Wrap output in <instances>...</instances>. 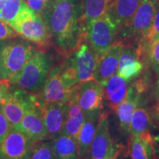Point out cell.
Instances as JSON below:
<instances>
[{
    "label": "cell",
    "mask_w": 159,
    "mask_h": 159,
    "mask_svg": "<svg viewBox=\"0 0 159 159\" xmlns=\"http://www.w3.org/2000/svg\"><path fill=\"white\" fill-rule=\"evenodd\" d=\"M80 19L75 0H52L44 18L52 41L66 57L76 51L85 39V27Z\"/></svg>",
    "instance_id": "cell-1"
},
{
    "label": "cell",
    "mask_w": 159,
    "mask_h": 159,
    "mask_svg": "<svg viewBox=\"0 0 159 159\" xmlns=\"http://www.w3.org/2000/svg\"><path fill=\"white\" fill-rule=\"evenodd\" d=\"M52 59L45 51L38 49L18 74L9 80L11 85L21 90L39 92L52 70Z\"/></svg>",
    "instance_id": "cell-2"
},
{
    "label": "cell",
    "mask_w": 159,
    "mask_h": 159,
    "mask_svg": "<svg viewBox=\"0 0 159 159\" xmlns=\"http://www.w3.org/2000/svg\"><path fill=\"white\" fill-rule=\"evenodd\" d=\"M37 50L25 39L16 38L0 41L2 78L9 80L18 74Z\"/></svg>",
    "instance_id": "cell-3"
},
{
    "label": "cell",
    "mask_w": 159,
    "mask_h": 159,
    "mask_svg": "<svg viewBox=\"0 0 159 159\" xmlns=\"http://www.w3.org/2000/svg\"><path fill=\"white\" fill-rule=\"evenodd\" d=\"M11 26L20 36L39 47H47L52 41L50 32L44 19L32 11L27 3Z\"/></svg>",
    "instance_id": "cell-4"
},
{
    "label": "cell",
    "mask_w": 159,
    "mask_h": 159,
    "mask_svg": "<svg viewBox=\"0 0 159 159\" xmlns=\"http://www.w3.org/2000/svg\"><path fill=\"white\" fill-rule=\"evenodd\" d=\"M119 31V26L107 13L87 24L85 39L100 58L115 42Z\"/></svg>",
    "instance_id": "cell-5"
},
{
    "label": "cell",
    "mask_w": 159,
    "mask_h": 159,
    "mask_svg": "<svg viewBox=\"0 0 159 159\" xmlns=\"http://www.w3.org/2000/svg\"><path fill=\"white\" fill-rule=\"evenodd\" d=\"M156 7L157 0H142L130 22L121 28V39L138 44L144 41L152 25Z\"/></svg>",
    "instance_id": "cell-6"
},
{
    "label": "cell",
    "mask_w": 159,
    "mask_h": 159,
    "mask_svg": "<svg viewBox=\"0 0 159 159\" xmlns=\"http://www.w3.org/2000/svg\"><path fill=\"white\" fill-rule=\"evenodd\" d=\"M62 64L52 69L43 88L37 95L44 104L51 102L66 103L71 98L77 85L71 87L62 76Z\"/></svg>",
    "instance_id": "cell-7"
},
{
    "label": "cell",
    "mask_w": 159,
    "mask_h": 159,
    "mask_svg": "<svg viewBox=\"0 0 159 159\" xmlns=\"http://www.w3.org/2000/svg\"><path fill=\"white\" fill-rule=\"evenodd\" d=\"M32 94L11 86L0 102V107L6 118L14 128L25 116L26 111L32 102Z\"/></svg>",
    "instance_id": "cell-8"
},
{
    "label": "cell",
    "mask_w": 159,
    "mask_h": 159,
    "mask_svg": "<svg viewBox=\"0 0 159 159\" xmlns=\"http://www.w3.org/2000/svg\"><path fill=\"white\" fill-rule=\"evenodd\" d=\"M147 89V83L144 79H139L128 88L126 96L117 108L118 116L122 132L125 135L130 134V123L133 113L138 108L143 93Z\"/></svg>",
    "instance_id": "cell-9"
},
{
    "label": "cell",
    "mask_w": 159,
    "mask_h": 159,
    "mask_svg": "<svg viewBox=\"0 0 159 159\" xmlns=\"http://www.w3.org/2000/svg\"><path fill=\"white\" fill-rule=\"evenodd\" d=\"M68 59L74 66L79 83L94 80L99 58L88 43H81Z\"/></svg>",
    "instance_id": "cell-10"
},
{
    "label": "cell",
    "mask_w": 159,
    "mask_h": 159,
    "mask_svg": "<svg viewBox=\"0 0 159 159\" xmlns=\"http://www.w3.org/2000/svg\"><path fill=\"white\" fill-rule=\"evenodd\" d=\"M35 144L27 135L11 128L0 144V156L5 159H29Z\"/></svg>",
    "instance_id": "cell-11"
},
{
    "label": "cell",
    "mask_w": 159,
    "mask_h": 159,
    "mask_svg": "<svg viewBox=\"0 0 159 159\" xmlns=\"http://www.w3.org/2000/svg\"><path fill=\"white\" fill-rule=\"evenodd\" d=\"M77 102L84 114L100 113L103 108L105 89L94 80L80 83L76 89Z\"/></svg>",
    "instance_id": "cell-12"
},
{
    "label": "cell",
    "mask_w": 159,
    "mask_h": 159,
    "mask_svg": "<svg viewBox=\"0 0 159 159\" xmlns=\"http://www.w3.org/2000/svg\"><path fill=\"white\" fill-rule=\"evenodd\" d=\"M35 93L32 94V102L21 121L13 128L27 135L34 142L49 139L47 131L43 124L42 116L35 103Z\"/></svg>",
    "instance_id": "cell-13"
},
{
    "label": "cell",
    "mask_w": 159,
    "mask_h": 159,
    "mask_svg": "<svg viewBox=\"0 0 159 159\" xmlns=\"http://www.w3.org/2000/svg\"><path fill=\"white\" fill-rule=\"evenodd\" d=\"M118 150L114 147L109 132L108 116L105 114H99L89 159H104Z\"/></svg>",
    "instance_id": "cell-14"
},
{
    "label": "cell",
    "mask_w": 159,
    "mask_h": 159,
    "mask_svg": "<svg viewBox=\"0 0 159 159\" xmlns=\"http://www.w3.org/2000/svg\"><path fill=\"white\" fill-rule=\"evenodd\" d=\"M67 110V102H51L41 106L40 111L49 139H54L61 134L66 119Z\"/></svg>",
    "instance_id": "cell-15"
},
{
    "label": "cell",
    "mask_w": 159,
    "mask_h": 159,
    "mask_svg": "<svg viewBox=\"0 0 159 159\" xmlns=\"http://www.w3.org/2000/svg\"><path fill=\"white\" fill-rule=\"evenodd\" d=\"M124 47L125 44L122 41H116L99 58L94 75V80L104 86L107 81L116 74L119 57Z\"/></svg>",
    "instance_id": "cell-16"
},
{
    "label": "cell",
    "mask_w": 159,
    "mask_h": 159,
    "mask_svg": "<svg viewBox=\"0 0 159 159\" xmlns=\"http://www.w3.org/2000/svg\"><path fill=\"white\" fill-rule=\"evenodd\" d=\"M84 114L85 121L80 130L77 139L79 159H89L91 144L96 133L100 113H89Z\"/></svg>",
    "instance_id": "cell-17"
},
{
    "label": "cell",
    "mask_w": 159,
    "mask_h": 159,
    "mask_svg": "<svg viewBox=\"0 0 159 159\" xmlns=\"http://www.w3.org/2000/svg\"><path fill=\"white\" fill-rule=\"evenodd\" d=\"M76 89L67 102L68 110L66 119L61 134L72 136L73 138L77 139L80 130L85 121V114L77 102Z\"/></svg>",
    "instance_id": "cell-18"
},
{
    "label": "cell",
    "mask_w": 159,
    "mask_h": 159,
    "mask_svg": "<svg viewBox=\"0 0 159 159\" xmlns=\"http://www.w3.org/2000/svg\"><path fill=\"white\" fill-rule=\"evenodd\" d=\"M142 0H112L108 13L122 28L130 21Z\"/></svg>",
    "instance_id": "cell-19"
},
{
    "label": "cell",
    "mask_w": 159,
    "mask_h": 159,
    "mask_svg": "<svg viewBox=\"0 0 159 159\" xmlns=\"http://www.w3.org/2000/svg\"><path fill=\"white\" fill-rule=\"evenodd\" d=\"M104 89L105 100L110 108L116 111L126 96L128 91L127 81L116 74L107 81Z\"/></svg>",
    "instance_id": "cell-20"
},
{
    "label": "cell",
    "mask_w": 159,
    "mask_h": 159,
    "mask_svg": "<svg viewBox=\"0 0 159 159\" xmlns=\"http://www.w3.org/2000/svg\"><path fill=\"white\" fill-rule=\"evenodd\" d=\"M131 159H153L155 156L154 138L150 131L142 136L134 137L130 144Z\"/></svg>",
    "instance_id": "cell-21"
},
{
    "label": "cell",
    "mask_w": 159,
    "mask_h": 159,
    "mask_svg": "<svg viewBox=\"0 0 159 159\" xmlns=\"http://www.w3.org/2000/svg\"><path fill=\"white\" fill-rule=\"evenodd\" d=\"M52 143L57 159H79L76 139L61 134L52 139Z\"/></svg>",
    "instance_id": "cell-22"
},
{
    "label": "cell",
    "mask_w": 159,
    "mask_h": 159,
    "mask_svg": "<svg viewBox=\"0 0 159 159\" xmlns=\"http://www.w3.org/2000/svg\"><path fill=\"white\" fill-rule=\"evenodd\" d=\"M112 0H84L83 6L82 21L85 26L89 21L108 13Z\"/></svg>",
    "instance_id": "cell-23"
},
{
    "label": "cell",
    "mask_w": 159,
    "mask_h": 159,
    "mask_svg": "<svg viewBox=\"0 0 159 159\" xmlns=\"http://www.w3.org/2000/svg\"><path fill=\"white\" fill-rule=\"evenodd\" d=\"M151 125L150 114L144 108H137L133 113L130 123V133L134 137L148 132Z\"/></svg>",
    "instance_id": "cell-24"
},
{
    "label": "cell",
    "mask_w": 159,
    "mask_h": 159,
    "mask_svg": "<svg viewBox=\"0 0 159 159\" xmlns=\"http://www.w3.org/2000/svg\"><path fill=\"white\" fill-rule=\"evenodd\" d=\"M25 4V0H0V20L11 25Z\"/></svg>",
    "instance_id": "cell-25"
},
{
    "label": "cell",
    "mask_w": 159,
    "mask_h": 159,
    "mask_svg": "<svg viewBox=\"0 0 159 159\" xmlns=\"http://www.w3.org/2000/svg\"><path fill=\"white\" fill-rule=\"evenodd\" d=\"M159 39V0H157V7L156 12L155 14L153 21H152V25H151L150 29L149 30L148 34L145 37L144 40L139 43L138 47L142 53L147 54V50L149 45L153 41H156Z\"/></svg>",
    "instance_id": "cell-26"
},
{
    "label": "cell",
    "mask_w": 159,
    "mask_h": 159,
    "mask_svg": "<svg viewBox=\"0 0 159 159\" xmlns=\"http://www.w3.org/2000/svg\"><path fill=\"white\" fill-rule=\"evenodd\" d=\"M52 143L47 141L38 142L35 144L29 159H55Z\"/></svg>",
    "instance_id": "cell-27"
},
{
    "label": "cell",
    "mask_w": 159,
    "mask_h": 159,
    "mask_svg": "<svg viewBox=\"0 0 159 159\" xmlns=\"http://www.w3.org/2000/svg\"><path fill=\"white\" fill-rule=\"evenodd\" d=\"M144 64L140 60L131 61L118 69V75L126 81L136 78L142 73Z\"/></svg>",
    "instance_id": "cell-28"
},
{
    "label": "cell",
    "mask_w": 159,
    "mask_h": 159,
    "mask_svg": "<svg viewBox=\"0 0 159 159\" xmlns=\"http://www.w3.org/2000/svg\"><path fill=\"white\" fill-rule=\"evenodd\" d=\"M32 11L44 19L52 0H25Z\"/></svg>",
    "instance_id": "cell-29"
},
{
    "label": "cell",
    "mask_w": 159,
    "mask_h": 159,
    "mask_svg": "<svg viewBox=\"0 0 159 159\" xmlns=\"http://www.w3.org/2000/svg\"><path fill=\"white\" fill-rule=\"evenodd\" d=\"M147 54L153 69L159 73V39L149 45Z\"/></svg>",
    "instance_id": "cell-30"
},
{
    "label": "cell",
    "mask_w": 159,
    "mask_h": 159,
    "mask_svg": "<svg viewBox=\"0 0 159 159\" xmlns=\"http://www.w3.org/2000/svg\"><path fill=\"white\" fill-rule=\"evenodd\" d=\"M18 36L19 35L11 25L0 20V41L16 39Z\"/></svg>",
    "instance_id": "cell-31"
},
{
    "label": "cell",
    "mask_w": 159,
    "mask_h": 159,
    "mask_svg": "<svg viewBox=\"0 0 159 159\" xmlns=\"http://www.w3.org/2000/svg\"><path fill=\"white\" fill-rule=\"evenodd\" d=\"M12 128L11 123L6 118L3 111L0 107V144L3 142V140L8 134Z\"/></svg>",
    "instance_id": "cell-32"
},
{
    "label": "cell",
    "mask_w": 159,
    "mask_h": 159,
    "mask_svg": "<svg viewBox=\"0 0 159 159\" xmlns=\"http://www.w3.org/2000/svg\"><path fill=\"white\" fill-rule=\"evenodd\" d=\"M11 84L8 80H0V102L11 88Z\"/></svg>",
    "instance_id": "cell-33"
},
{
    "label": "cell",
    "mask_w": 159,
    "mask_h": 159,
    "mask_svg": "<svg viewBox=\"0 0 159 159\" xmlns=\"http://www.w3.org/2000/svg\"><path fill=\"white\" fill-rule=\"evenodd\" d=\"M158 77L156 83V87H155L154 96L157 99H159V73H158Z\"/></svg>",
    "instance_id": "cell-34"
},
{
    "label": "cell",
    "mask_w": 159,
    "mask_h": 159,
    "mask_svg": "<svg viewBox=\"0 0 159 159\" xmlns=\"http://www.w3.org/2000/svg\"><path fill=\"white\" fill-rule=\"evenodd\" d=\"M155 116L159 122V99H158L156 105H155Z\"/></svg>",
    "instance_id": "cell-35"
},
{
    "label": "cell",
    "mask_w": 159,
    "mask_h": 159,
    "mask_svg": "<svg viewBox=\"0 0 159 159\" xmlns=\"http://www.w3.org/2000/svg\"><path fill=\"white\" fill-rule=\"evenodd\" d=\"M118 155H119V151H118V150H117L116 152H114V153L111 154L110 156H107L106 158H105L104 159H117Z\"/></svg>",
    "instance_id": "cell-36"
},
{
    "label": "cell",
    "mask_w": 159,
    "mask_h": 159,
    "mask_svg": "<svg viewBox=\"0 0 159 159\" xmlns=\"http://www.w3.org/2000/svg\"><path fill=\"white\" fill-rule=\"evenodd\" d=\"M2 72H1V66H0V80H2Z\"/></svg>",
    "instance_id": "cell-37"
},
{
    "label": "cell",
    "mask_w": 159,
    "mask_h": 159,
    "mask_svg": "<svg viewBox=\"0 0 159 159\" xmlns=\"http://www.w3.org/2000/svg\"><path fill=\"white\" fill-rule=\"evenodd\" d=\"M0 159H5V158H2V157L0 156Z\"/></svg>",
    "instance_id": "cell-38"
},
{
    "label": "cell",
    "mask_w": 159,
    "mask_h": 159,
    "mask_svg": "<svg viewBox=\"0 0 159 159\" xmlns=\"http://www.w3.org/2000/svg\"><path fill=\"white\" fill-rule=\"evenodd\" d=\"M55 159H57V158H55Z\"/></svg>",
    "instance_id": "cell-39"
}]
</instances>
